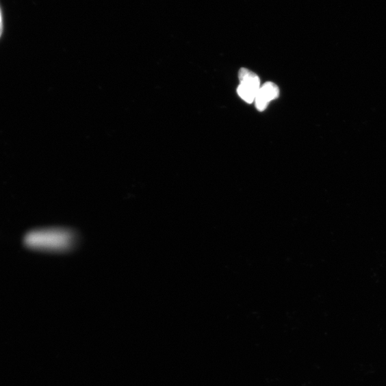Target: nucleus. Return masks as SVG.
<instances>
[{"mask_svg": "<svg viewBox=\"0 0 386 386\" xmlns=\"http://www.w3.org/2000/svg\"><path fill=\"white\" fill-rule=\"evenodd\" d=\"M77 235L68 229H47L32 231L24 239L25 246L29 248L63 251L71 249L76 244Z\"/></svg>", "mask_w": 386, "mask_h": 386, "instance_id": "f257e3e1", "label": "nucleus"}, {"mask_svg": "<svg viewBox=\"0 0 386 386\" xmlns=\"http://www.w3.org/2000/svg\"><path fill=\"white\" fill-rule=\"evenodd\" d=\"M240 83L249 86L256 90L261 88V81L259 76L246 68H241L239 71Z\"/></svg>", "mask_w": 386, "mask_h": 386, "instance_id": "f03ea898", "label": "nucleus"}, {"mask_svg": "<svg viewBox=\"0 0 386 386\" xmlns=\"http://www.w3.org/2000/svg\"><path fill=\"white\" fill-rule=\"evenodd\" d=\"M257 94L262 96V98L269 103L271 101L279 98V89L276 84L268 82L261 87Z\"/></svg>", "mask_w": 386, "mask_h": 386, "instance_id": "7ed1b4c3", "label": "nucleus"}, {"mask_svg": "<svg viewBox=\"0 0 386 386\" xmlns=\"http://www.w3.org/2000/svg\"><path fill=\"white\" fill-rule=\"evenodd\" d=\"M259 90H256L250 86L240 83L237 88V93L241 99L248 103H252Z\"/></svg>", "mask_w": 386, "mask_h": 386, "instance_id": "20e7f679", "label": "nucleus"}, {"mask_svg": "<svg viewBox=\"0 0 386 386\" xmlns=\"http://www.w3.org/2000/svg\"><path fill=\"white\" fill-rule=\"evenodd\" d=\"M3 31V23L1 10H0V37H1Z\"/></svg>", "mask_w": 386, "mask_h": 386, "instance_id": "39448f33", "label": "nucleus"}]
</instances>
